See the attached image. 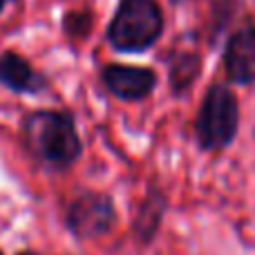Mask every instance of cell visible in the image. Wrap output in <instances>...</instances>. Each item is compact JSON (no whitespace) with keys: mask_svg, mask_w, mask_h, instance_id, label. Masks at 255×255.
Returning <instances> with one entry per match:
<instances>
[{"mask_svg":"<svg viewBox=\"0 0 255 255\" xmlns=\"http://www.w3.org/2000/svg\"><path fill=\"white\" fill-rule=\"evenodd\" d=\"M161 29L163 16L154 0H121L108 40L119 52H143L157 43Z\"/></svg>","mask_w":255,"mask_h":255,"instance_id":"cell-2","label":"cell"},{"mask_svg":"<svg viewBox=\"0 0 255 255\" xmlns=\"http://www.w3.org/2000/svg\"><path fill=\"white\" fill-rule=\"evenodd\" d=\"M18 255H36V253H18Z\"/></svg>","mask_w":255,"mask_h":255,"instance_id":"cell-11","label":"cell"},{"mask_svg":"<svg viewBox=\"0 0 255 255\" xmlns=\"http://www.w3.org/2000/svg\"><path fill=\"white\" fill-rule=\"evenodd\" d=\"M65 29L72 36H83L90 29V16L88 13H67L65 18Z\"/></svg>","mask_w":255,"mask_h":255,"instance_id":"cell-9","label":"cell"},{"mask_svg":"<svg viewBox=\"0 0 255 255\" xmlns=\"http://www.w3.org/2000/svg\"><path fill=\"white\" fill-rule=\"evenodd\" d=\"M197 74H199V58L195 54H181L172 63V70H170V81H172L175 92L188 90Z\"/></svg>","mask_w":255,"mask_h":255,"instance_id":"cell-8","label":"cell"},{"mask_svg":"<svg viewBox=\"0 0 255 255\" xmlns=\"http://www.w3.org/2000/svg\"><path fill=\"white\" fill-rule=\"evenodd\" d=\"M25 148L49 168H70L81 157V139L74 119L63 112L40 110L22 124Z\"/></svg>","mask_w":255,"mask_h":255,"instance_id":"cell-1","label":"cell"},{"mask_svg":"<svg viewBox=\"0 0 255 255\" xmlns=\"http://www.w3.org/2000/svg\"><path fill=\"white\" fill-rule=\"evenodd\" d=\"M115 204L108 195L101 193L81 195L70 204L67 211V229L79 240L101 238L115 226Z\"/></svg>","mask_w":255,"mask_h":255,"instance_id":"cell-4","label":"cell"},{"mask_svg":"<svg viewBox=\"0 0 255 255\" xmlns=\"http://www.w3.org/2000/svg\"><path fill=\"white\" fill-rule=\"evenodd\" d=\"M240 126L238 99L226 85L206 92L197 117V141L204 150H222L235 139Z\"/></svg>","mask_w":255,"mask_h":255,"instance_id":"cell-3","label":"cell"},{"mask_svg":"<svg viewBox=\"0 0 255 255\" xmlns=\"http://www.w3.org/2000/svg\"><path fill=\"white\" fill-rule=\"evenodd\" d=\"M103 83L115 97L126 99V101H139L154 90L157 74L148 67L108 65L103 70Z\"/></svg>","mask_w":255,"mask_h":255,"instance_id":"cell-5","label":"cell"},{"mask_svg":"<svg viewBox=\"0 0 255 255\" xmlns=\"http://www.w3.org/2000/svg\"><path fill=\"white\" fill-rule=\"evenodd\" d=\"M9 2H13V0H0V11H2V9H4V7H7V4H9Z\"/></svg>","mask_w":255,"mask_h":255,"instance_id":"cell-10","label":"cell"},{"mask_svg":"<svg viewBox=\"0 0 255 255\" xmlns=\"http://www.w3.org/2000/svg\"><path fill=\"white\" fill-rule=\"evenodd\" d=\"M224 65L233 83H255V27H242L231 36L224 52Z\"/></svg>","mask_w":255,"mask_h":255,"instance_id":"cell-6","label":"cell"},{"mask_svg":"<svg viewBox=\"0 0 255 255\" xmlns=\"http://www.w3.org/2000/svg\"><path fill=\"white\" fill-rule=\"evenodd\" d=\"M0 85L18 94H34L43 90L45 81L18 54L7 52L0 56Z\"/></svg>","mask_w":255,"mask_h":255,"instance_id":"cell-7","label":"cell"},{"mask_svg":"<svg viewBox=\"0 0 255 255\" xmlns=\"http://www.w3.org/2000/svg\"><path fill=\"white\" fill-rule=\"evenodd\" d=\"M0 255H2V253H0Z\"/></svg>","mask_w":255,"mask_h":255,"instance_id":"cell-12","label":"cell"}]
</instances>
